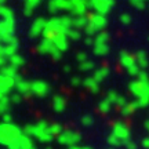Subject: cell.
<instances>
[{"mask_svg":"<svg viewBox=\"0 0 149 149\" xmlns=\"http://www.w3.org/2000/svg\"><path fill=\"white\" fill-rule=\"evenodd\" d=\"M83 86L91 93H98L100 91V81H97L94 77H87L83 80Z\"/></svg>","mask_w":149,"mask_h":149,"instance_id":"15","label":"cell"},{"mask_svg":"<svg viewBox=\"0 0 149 149\" xmlns=\"http://www.w3.org/2000/svg\"><path fill=\"white\" fill-rule=\"evenodd\" d=\"M53 42L55 43V46L61 50V51H65L68 46H69V37L66 33H58L57 36L53 39Z\"/></svg>","mask_w":149,"mask_h":149,"instance_id":"12","label":"cell"},{"mask_svg":"<svg viewBox=\"0 0 149 149\" xmlns=\"http://www.w3.org/2000/svg\"><path fill=\"white\" fill-rule=\"evenodd\" d=\"M108 74H109V69L104 66V68H100V69H97L93 77H94L97 81H100V83H101V81H104V80L108 77Z\"/></svg>","mask_w":149,"mask_h":149,"instance_id":"18","label":"cell"},{"mask_svg":"<svg viewBox=\"0 0 149 149\" xmlns=\"http://www.w3.org/2000/svg\"><path fill=\"white\" fill-rule=\"evenodd\" d=\"M128 1H130L135 8H138V10H144L145 7H146V1H148V0H128Z\"/></svg>","mask_w":149,"mask_h":149,"instance_id":"26","label":"cell"},{"mask_svg":"<svg viewBox=\"0 0 149 149\" xmlns=\"http://www.w3.org/2000/svg\"><path fill=\"white\" fill-rule=\"evenodd\" d=\"M88 25V17L87 15H80L73 18V28L76 29H84Z\"/></svg>","mask_w":149,"mask_h":149,"instance_id":"17","label":"cell"},{"mask_svg":"<svg viewBox=\"0 0 149 149\" xmlns=\"http://www.w3.org/2000/svg\"><path fill=\"white\" fill-rule=\"evenodd\" d=\"M13 100H14V101H19V95H14V97H13Z\"/></svg>","mask_w":149,"mask_h":149,"instance_id":"37","label":"cell"},{"mask_svg":"<svg viewBox=\"0 0 149 149\" xmlns=\"http://www.w3.org/2000/svg\"><path fill=\"white\" fill-rule=\"evenodd\" d=\"M48 11L50 13H57V11H70L72 13V3H70V0H50Z\"/></svg>","mask_w":149,"mask_h":149,"instance_id":"7","label":"cell"},{"mask_svg":"<svg viewBox=\"0 0 149 149\" xmlns=\"http://www.w3.org/2000/svg\"><path fill=\"white\" fill-rule=\"evenodd\" d=\"M76 59L79 61L80 64H81V62H86V61H88V58H87V54H86V53L77 54V55H76Z\"/></svg>","mask_w":149,"mask_h":149,"instance_id":"32","label":"cell"},{"mask_svg":"<svg viewBox=\"0 0 149 149\" xmlns=\"http://www.w3.org/2000/svg\"><path fill=\"white\" fill-rule=\"evenodd\" d=\"M66 32H68V29L62 25L61 18H51V19H47V26H46V31L43 32V37L48 39V40H53L58 33Z\"/></svg>","mask_w":149,"mask_h":149,"instance_id":"4","label":"cell"},{"mask_svg":"<svg viewBox=\"0 0 149 149\" xmlns=\"http://www.w3.org/2000/svg\"><path fill=\"white\" fill-rule=\"evenodd\" d=\"M94 39H95V43H108L109 42V35L107 32H100L97 33V36Z\"/></svg>","mask_w":149,"mask_h":149,"instance_id":"25","label":"cell"},{"mask_svg":"<svg viewBox=\"0 0 149 149\" xmlns=\"http://www.w3.org/2000/svg\"><path fill=\"white\" fill-rule=\"evenodd\" d=\"M94 62L93 61H86V62H81L80 64V70H83V72H87V70H91L94 69Z\"/></svg>","mask_w":149,"mask_h":149,"instance_id":"27","label":"cell"},{"mask_svg":"<svg viewBox=\"0 0 149 149\" xmlns=\"http://www.w3.org/2000/svg\"><path fill=\"white\" fill-rule=\"evenodd\" d=\"M120 21H122L124 25H128V24L131 22V15H130V14H127V13H124V14H122V15H120Z\"/></svg>","mask_w":149,"mask_h":149,"instance_id":"30","label":"cell"},{"mask_svg":"<svg viewBox=\"0 0 149 149\" xmlns=\"http://www.w3.org/2000/svg\"><path fill=\"white\" fill-rule=\"evenodd\" d=\"M72 3V14L76 17L86 15V13L88 11V0H70Z\"/></svg>","mask_w":149,"mask_h":149,"instance_id":"8","label":"cell"},{"mask_svg":"<svg viewBox=\"0 0 149 149\" xmlns=\"http://www.w3.org/2000/svg\"><path fill=\"white\" fill-rule=\"evenodd\" d=\"M120 62H122V65L126 69H128V68H131V66H134V65L137 64V57L124 51V53L120 54Z\"/></svg>","mask_w":149,"mask_h":149,"instance_id":"13","label":"cell"},{"mask_svg":"<svg viewBox=\"0 0 149 149\" xmlns=\"http://www.w3.org/2000/svg\"><path fill=\"white\" fill-rule=\"evenodd\" d=\"M37 51L43 55H51L53 58L55 59H59L61 58V50H59L57 46H55V43L53 40H48V39H44L39 46H37Z\"/></svg>","mask_w":149,"mask_h":149,"instance_id":"5","label":"cell"},{"mask_svg":"<svg viewBox=\"0 0 149 149\" xmlns=\"http://www.w3.org/2000/svg\"><path fill=\"white\" fill-rule=\"evenodd\" d=\"M15 84H17V77L7 76V74H1V79H0V88H1V94H3V95H6L13 87H15Z\"/></svg>","mask_w":149,"mask_h":149,"instance_id":"9","label":"cell"},{"mask_svg":"<svg viewBox=\"0 0 149 149\" xmlns=\"http://www.w3.org/2000/svg\"><path fill=\"white\" fill-rule=\"evenodd\" d=\"M88 4L95 13L107 15L112 10V7L115 4V0H88Z\"/></svg>","mask_w":149,"mask_h":149,"instance_id":"6","label":"cell"},{"mask_svg":"<svg viewBox=\"0 0 149 149\" xmlns=\"http://www.w3.org/2000/svg\"><path fill=\"white\" fill-rule=\"evenodd\" d=\"M139 105V102H131V104H127L126 105V108H124V111H126V113H130V112H134V109Z\"/></svg>","mask_w":149,"mask_h":149,"instance_id":"29","label":"cell"},{"mask_svg":"<svg viewBox=\"0 0 149 149\" xmlns=\"http://www.w3.org/2000/svg\"><path fill=\"white\" fill-rule=\"evenodd\" d=\"M46 26H47V19H44V18H37L36 21L32 24V26H31L29 35L32 37L43 35V32L46 31Z\"/></svg>","mask_w":149,"mask_h":149,"instance_id":"10","label":"cell"},{"mask_svg":"<svg viewBox=\"0 0 149 149\" xmlns=\"http://www.w3.org/2000/svg\"><path fill=\"white\" fill-rule=\"evenodd\" d=\"M17 69L15 66H13L11 64L6 65L3 66V69H1V74H7V76H13V77H17Z\"/></svg>","mask_w":149,"mask_h":149,"instance_id":"22","label":"cell"},{"mask_svg":"<svg viewBox=\"0 0 149 149\" xmlns=\"http://www.w3.org/2000/svg\"><path fill=\"white\" fill-rule=\"evenodd\" d=\"M15 88L18 90L19 94H29V93H32V83H29L26 80L18 79L17 80Z\"/></svg>","mask_w":149,"mask_h":149,"instance_id":"14","label":"cell"},{"mask_svg":"<svg viewBox=\"0 0 149 149\" xmlns=\"http://www.w3.org/2000/svg\"><path fill=\"white\" fill-rule=\"evenodd\" d=\"M1 25H0V36H1V42L7 40L10 37L15 36L14 35V28H15V19H14V13L11 8L3 6L1 10Z\"/></svg>","mask_w":149,"mask_h":149,"instance_id":"1","label":"cell"},{"mask_svg":"<svg viewBox=\"0 0 149 149\" xmlns=\"http://www.w3.org/2000/svg\"><path fill=\"white\" fill-rule=\"evenodd\" d=\"M116 104H119V105H124L126 101H124V98H123V97H119V98H117V101H116Z\"/></svg>","mask_w":149,"mask_h":149,"instance_id":"36","label":"cell"},{"mask_svg":"<svg viewBox=\"0 0 149 149\" xmlns=\"http://www.w3.org/2000/svg\"><path fill=\"white\" fill-rule=\"evenodd\" d=\"M130 91L138 98V102L141 107H145L149 104V81L142 80H134L128 86Z\"/></svg>","mask_w":149,"mask_h":149,"instance_id":"2","label":"cell"},{"mask_svg":"<svg viewBox=\"0 0 149 149\" xmlns=\"http://www.w3.org/2000/svg\"><path fill=\"white\" fill-rule=\"evenodd\" d=\"M8 62H10L13 66H15V68H19V66H22V65H24L25 59L22 58V55L14 54V55H11L10 58H8Z\"/></svg>","mask_w":149,"mask_h":149,"instance_id":"20","label":"cell"},{"mask_svg":"<svg viewBox=\"0 0 149 149\" xmlns=\"http://www.w3.org/2000/svg\"><path fill=\"white\" fill-rule=\"evenodd\" d=\"M127 72H128L130 74H131V76H138L139 72H141V66H139L138 64H135L134 66H131V68H128Z\"/></svg>","mask_w":149,"mask_h":149,"instance_id":"28","label":"cell"},{"mask_svg":"<svg viewBox=\"0 0 149 149\" xmlns=\"http://www.w3.org/2000/svg\"><path fill=\"white\" fill-rule=\"evenodd\" d=\"M135 57H137V64L139 65V66H141V68H146V66H148V57H146V54L144 53V51H139L138 54H137V55H135Z\"/></svg>","mask_w":149,"mask_h":149,"instance_id":"21","label":"cell"},{"mask_svg":"<svg viewBox=\"0 0 149 149\" xmlns=\"http://www.w3.org/2000/svg\"><path fill=\"white\" fill-rule=\"evenodd\" d=\"M87 17H88V25L84 28V31L88 36L100 33V31H102L104 28L107 26V18H105V15L98 14V13H93V14H88Z\"/></svg>","mask_w":149,"mask_h":149,"instance_id":"3","label":"cell"},{"mask_svg":"<svg viewBox=\"0 0 149 149\" xmlns=\"http://www.w3.org/2000/svg\"><path fill=\"white\" fill-rule=\"evenodd\" d=\"M70 84L74 86V87H77L79 84H83V81H80L79 77H72V80H70Z\"/></svg>","mask_w":149,"mask_h":149,"instance_id":"35","label":"cell"},{"mask_svg":"<svg viewBox=\"0 0 149 149\" xmlns=\"http://www.w3.org/2000/svg\"><path fill=\"white\" fill-rule=\"evenodd\" d=\"M117 98H119V95H117L115 91H111V93L108 94V100H109L111 102H116V101H117Z\"/></svg>","mask_w":149,"mask_h":149,"instance_id":"33","label":"cell"},{"mask_svg":"<svg viewBox=\"0 0 149 149\" xmlns=\"http://www.w3.org/2000/svg\"><path fill=\"white\" fill-rule=\"evenodd\" d=\"M24 1H25V14L26 15H31L33 13V10L40 3V0H24Z\"/></svg>","mask_w":149,"mask_h":149,"instance_id":"19","label":"cell"},{"mask_svg":"<svg viewBox=\"0 0 149 149\" xmlns=\"http://www.w3.org/2000/svg\"><path fill=\"white\" fill-rule=\"evenodd\" d=\"M53 105H54V108H55L57 111H62V109L65 108V100L62 98V97H59V95L54 97Z\"/></svg>","mask_w":149,"mask_h":149,"instance_id":"23","label":"cell"},{"mask_svg":"<svg viewBox=\"0 0 149 149\" xmlns=\"http://www.w3.org/2000/svg\"><path fill=\"white\" fill-rule=\"evenodd\" d=\"M66 35H68V37H69V40H79L80 39V32H79V29H76V28H70V29H68Z\"/></svg>","mask_w":149,"mask_h":149,"instance_id":"24","label":"cell"},{"mask_svg":"<svg viewBox=\"0 0 149 149\" xmlns=\"http://www.w3.org/2000/svg\"><path fill=\"white\" fill-rule=\"evenodd\" d=\"M109 105H111V101H109V100H104V101L101 102V105H100V108H101L102 111H107L108 108H109Z\"/></svg>","mask_w":149,"mask_h":149,"instance_id":"34","label":"cell"},{"mask_svg":"<svg viewBox=\"0 0 149 149\" xmlns=\"http://www.w3.org/2000/svg\"><path fill=\"white\" fill-rule=\"evenodd\" d=\"M48 90H50V87H48V84L46 81H43V80H35V81H32V93L36 94L37 97L47 95Z\"/></svg>","mask_w":149,"mask_h":149,"instance_id":"11","label":"cell"},{"mask_svg":"<svg viewBox=\"0 0 149 149\" xmlns=\"http://www.w3.org/2000/svg\"><path fill=\"white\" fill-rule=\"evenodd\" d=\"M108 53H109V44L108 43H95L94 44V54L95 55L104 57Z\"/></svg>","mask_w":149,"mask_h":149,"instance_id":"16","label":"cell"},{"mask_svg":"<svg viewBox=\"0 0 149 149\" xmlns=\"http://www.w3.org/2000/svg\"><path fill=\"white\" fill-rule=\"evenodd\" d=\"M137 77H138V80H142V81H149V73H146L145 70H141Z\"/></svg>","mask_w":149,"mask_h":149,"instance_id":"31","label":"cell"}]
</instances>
